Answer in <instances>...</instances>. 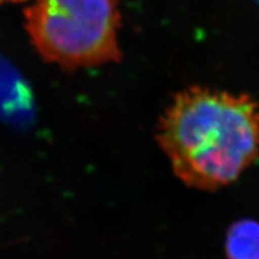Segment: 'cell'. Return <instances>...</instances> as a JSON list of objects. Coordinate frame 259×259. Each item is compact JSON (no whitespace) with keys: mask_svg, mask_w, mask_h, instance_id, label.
Wrapping results in <instances>:
<instances>
[{"mask_svg":"<svg viewBox=\"0 0 259 259\" xmlns=\"http://www.w3.org/2000/svg\"><path fill=\"white\" fill-rule=\"evenodd\" d=\"M157 137L182 182L218 189L259 157V103L247 94L185 89L161 118Z\"/></svg>","mask_w":259,"mask_h":259,"instance_id":"obj_1","label":"cell"},{"mask_svg":"<svg viewBox=\"0 0 259 259\" xmlns=\"http://www.w3.org/2000/svg\"><path fill=\"white\" fill-rule=\"evenodd\" d=\"M12 2H23V0H12Z\"/></svg>","mask_w":259,"mask_h":259,"instance_id":"obj_5","label":"cell"},{"mask_svg":"<svg viewBox=\"0 0 259 259\" xmlns=\"http://www.w3.org/2000/svg\"><path fill=\"white\" fill-rule=\"evenodd\" d=\"M226 253L229 259H259V223L244 220L231 226Z\"/></svg>","mask_w":259,"mask_h":259,"instance_id":"obj_4","label":"cell"},{"mask_svg":"<svg viewBox=\"0 0 259 259\" xmlns=\"http://www.w3.org/2000/svg\"><path fill=\"white\" fill-rule=\"evenodd\" d=\"M32 94L19 70L0 55V118L14 125L32 118Z\"/></svg>","mask_w":259,"mask_h":259,"instance_id":"obj_3","label":"cell"},{"mask_svg":"<svg viewBox=\"0 0 259 259\" xmlns=\"http://www.w3.org/2000/svg\"><path fill=\"white\" fill-rule=\"evenodd\" d=\"M25 20L39 54L62 67L97 66L121 58L118 0H37Z\"/></svg>","mask_w":259,"mask_h":259,"instance_id":"obj_2","label":"cell"}]
</instances>
